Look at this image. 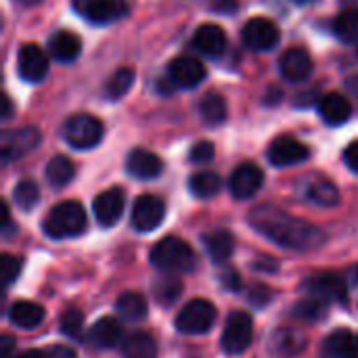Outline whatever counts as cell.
Returning a JSON list of instances; mask_svg holds the SVG:
<instances>
[{
  "mask_svg": "<svg viewBox=\"0 0 358 358\" xmlns=\"http://www.w3.org/2000/svg\"><path fill=\"white\" fill-rule=\"evenodd\" d=\"M46 358H78V355L69 346H52L46 352Z\"/></svg>",
  "mask_w": 358,
  "mask_h": 358,
  "instance_id": "cell-45",
  "label": "cell"
},
{
  "mask_svg": "<svg viewBox=\"0 0 358 358\" xmlns=\"http://www.w3.org/2000/svg\"><path fill=\"white\" fill-rule=\"evenodd\" d=\"M17 2H21V4H27V6H31V4H38V2H42V0H17Z\"/></svg>",
  "mask_w": 358,
  "mask_h": 358,
  "instance_id": "cell-49",
  "label": "cell"
},
{
  "mask_svg": "<svg viewBox=\"0 0 358 358\" xmlns=\"http://www.w3.org/2000/svg\"><path fill=\"white\" fill-rule=\"evenodd\" d=\"M254 340V321L248 313H233L222 331V350L229 355H241Z\"/></svg>",
  "mask_w": 358,
  "mask_h": 358,
  "instance_id": "cell-6",
  "label": "cell"
},
{
  "mask_svg": "<svg viewBox=\"0 0 358 358\" xmlns=\"http://www.w3.org/2000/svg\"><path fill=\"white\" fill-rule=\"evenodd\" d=\"M13 358H46V355H42L40 350H25V352H21V355Z\"/></svg>",
  "mask_w": 358,
  "mask_h": 358,
  "instance_id": "cell-48",
  "label": "cell"
},
{
  "mask_svg": "<svg viewBox=\"0 0 358 358\" xmlns=\"http://www.w3.org/2000/svg\"><path fill=\"white\" fill-rule=\"evenodd\" d=\"M216 321V308L208 300H191L185 308L176 315V329L187 336L208 334Z\"/></svg>",
  "mask_w": 358,
  "mask_h": 358,
  "instance_id": "cell-4",
  "label": "cell"
},
{
  "mask_svg": "<svg viewBox=\"0 0 358 358\" xmlns=\"http://www.w3.org/2000/svg\"><path fill=\"white\" fill-rule=\"evenodd\" d=\"M103 138V124L90 113H76L65 124V141L80 151L92 149Z\"/></svg>",
  "mask_w": 358,
  "mask_h": 358,
  "instance_id": "cell-5",
  "label": "cell"
},
{
  "mask_svg": "<svg viewBox=\"0 0 358 358\" xmlns=\"http://www.w3.org/2000/svg\"><path fill=\"white\" fill-rule=\"evenodd\" d=\"M10 113H13V103H10L8 96H4V101H2V117L6 120V117H10Z\"/></svg>",
  "mask_w": 358,
  "mask_h": 358,
  "instance_id": "cell-47",
  "label": "cell"
},
{
  "mask_svg": "<svg viewBox=\"0 0 358 358\" xmlns=\"http://www.w3.org/2000/svg\"><path fill=\"white\" fill-rule=\"evenodd\" d=\"M220 281H222V285H224L227 289H231V292L239 289V285H241V279H239L237 271H233V268L224 271V273H222V277H220Z\"/></svg>",
  "mask_w": 358,
  "mask_h": 358,
  "instance_id": "cell-43",
  "label": "cell"
},
{
  "mask_svg": "<svg viewBox=\"0 0 358 358\" xmlns=\"http://www.w3.org/2000/svg\"><path fill=\"white\" fill-rule=\"evenodd\" d=\"M208 6L210 10L214 13H220V15H229V13H235L239 2L237 0H208Z\"/></svg>",
  "mask_w": 358,
  "mask_h": 358,
  "instance_id": "cell-41",
  "label": "cell"
},
{
  "mask_svg": "<svg viewBox=\"0 0 358 358\" xmlns=\"http://www.w3.org/2000/svg\"><path fill=\"white\" fill-rule=\"evenodd\" d=\"M199 115L208 126H220L227 120V101L218 92L203 94L199 103Z\"/></svg>",
  "mask_w": 358,
  "mask_h": 358,
  "instance_id": "cell-28",
  "label": "cell"
},
{
  "mask_svg": "<svg viewBox=\"0 0 358 358\" xmlns=\"http://www.w3.org/2000/svg\"><path fill=\"white\" fill-rule=\"evenodd\" d=\"M241 40H243V44L248 48L258 50V52H264V50H271V48H275L279 44L281 31H279L277 23H273L271 19H266V17H254V19H250L243 25Z\"/></svg>",
  "mask_w": 358,
  "mask_h": 358,
  "instance_id": "cell-8",
  "label": "cell"
},
{
  "mask_svg": "<svg viewBox=\"0 0 358 358\" xmlns=\"http://www.w3.org/2000/svg\"><path fill=\"white\" fill-rule=\"evenodd\" d=\"M0 342H2V344H0V357L10 358V352H13V348H15V340H13L10 336H2Z\"/></svg>",
  "mask_w": 358,
  "mask_h": 358,
  "instance_id": "cell-46",
  "label": "cell"
},
{
  "mask_svg": "<svg viewBox=\"0 0 358 358\" xmlns=\"http://www.w3.org/2000/svg\"><path fill=\"white\" fill-rule=\"evenodd\" d=\"M42 227L52 239L78 237L86 231V212L78 201H61L48 212Z\"/></svg>",
  "mask_w": 358,
  "mask_h": 358,
  "instance_id": "cell-3",
  "label": "cell"
},
{
  "mask_svg": "<svg viewBox=\"0 0 358 358\" xmlns=\"http://www.w3.org/2000/svg\"><path fill=\"white\" fill-rule=\"evenodd\" d=\"M268 162L275 166V168H287V166H294V164H300L304 159H308V147L294 138V136H277L271 147H268Z\"/></svg>",
  "mask_w": 358,
  "mask_h": 358,
  "instance_id": "cell-11",
  "label": "cell"
},
{
  "mask_svg": "<svg viewBox=\"0 0 358 358\" xmlns=\"http://www.w3.org/2000/svg\"><path fill=\"white\" fill-rule=\"evenodd\" d=\"M149 260L164 273H189L197 262L193 248L178 237H166L157 241L149 254Z\"/></svg>",
  "mask_w": 358,
  "mask_h": 358,
  "instance_id": "cell-2",
  "label": "cell"
},
{
  "mask_svg": "<svg viewBox=\"0 0 358 358\" xmlns=\"http://www.w3.org/2000/svg\"><path fill=\"white\" fill-rule=\"evenodd\" d=\"M166 216V203L157 195H141L132 208V227L138 233L155 231Z\"/></svg>",
  "mask_w": 358,
  "mask_h": 358,
  "instance_id": "cell-9",
  "label": "cell"
},
{
  "mask_svg": "<svg viewBox=\"0 0 358 358\" xmlns=\"http://www.w3.org/2000/svg\"><path fill=\"white\" fill-rule=\"evenodd\" d=\"M319 113L329 126H342L350 120L352 115V105L350 101L340 94V92H327L319 101Z\"/></svg>",
  "mask_w": 358,
  "mask_h": 358,
  "instance_id": "cell-20",
  "label": "cell"
},
{
  "mask_svg": "<svg viewBox=\"0 0 358 358\" xmlns=\"http://www.w3.org/2000/svg\"><path fill=\"white\" fill-rule=\"evenodd\" d=\"M214 145L210 141H201V143H195L191 147V153H189V159L193 164H208L214 159Z\"/></svg>",
  "mask_w": 358,
  "mask_h": 358,
  "instance_id": "cell-38",
  "label": "cell"
},
{
  "mask_svg": "<svg viewBox=\"0 0 358 358\" xmlns=\"http://www.w3.org/2000/svg\"><path fill=\"white\" fill-rule=\"evenodd\" d=\"M250 294H252V296H250V300H252L254 304H260V306H262V304H266V302L271 300V292H268L266 287H262V285H256Z\"/></svg>",
  "mask_w": 358,
  "mask_h": 358,
  "instance_id": "cell-44",
  "label": "cell"
},
{
  "mask_svg": "<svg viewBox=\"0 0 358 358\" xmlns=\"http://www.w3.org/2000/svg\"><path fill=\"white\" fill-rule=\"evenodd\" d=\"M48 50L50 57L59 63H71L80 57L82 50V42L73 31H57L50 40H48Z\"/></svg>",
  "mask_w": 358,
  "mask_h": 358,
  "instance_id": "cell-21",
  "label": "cell"
},
{
  "mask_svg": "<svg viewBox=\"0 0 358 358\" xmlns=\"http://www.w3.org/2000/svg\"><path fill=\"white\" fill-rule=\"evenodd\" d=\"M313 59L304 48H289L283 52L279 61L281 76L287 82H304L313 73Z\"/></svg>",
  "mask_w": 358,
  "mask_h": 358,
  "instance_id": "cell-17",
  "label": "cell"
},
{
  "mask_svg": "<svg viewBox=\"0 0 358 358\" xmlns=\"http://www.w3.org/2000/svg\"><path fill=\"white\" fill-rule=\"evenodd\" d=\"M306 292L321 302H346L348 287L338 273H319L304 283Z\"/></svg>",
  "mask_w": 358,
  "mask_h": 358,
  "instance_id": "cell-10",
  "label": "cell"
},
{
  "mask_svg": "<svg viewBox=\"0 0 358 358\" xmlns=\"http://www.w3.org/2000/svg\"><path fill=\"white\" fill-rule=\"evenodd\" d=\"M182 292V283L180 279L172 277V273H168L166 277H162L155 285H153V298L162 304V306H168L172 304Z\"/></svg>",
  "mask_w": 358,
  "mask_h": 358,
  "instance_id": "cell-34",
  "label": "cell"
},
{
  "mask_svg": "<svg viewBox=\"0 0 358 358\" xmlns=\"http://www.w3.org/2000/svg\"><path fill=\"white\" fill-rule=\"evenodd\" d=\"M350 88H355V90H357V94H358V78H355V80L350 82Z\"/></svg>",
  "mask_w": 358,
  "mask_h": 358,
  "instance_id": "cell-50",
  "label": "cell"
},
{
  "mask_svg": "<svg viewBox=\"0 0 358 358\" xmlns=\"http://www.w3.org/2000/svg\"><path fill=\"white\" fill-rule=\"evenodd\" d=\"M250 224L262 237L271 239L279 248H287L296 252L317 250L325 241V233L319 227L273 206H258L256 210H252Z\"/></svg>",
  "mask_w": 358,
  "mask_h": 358,
  "instance_id": "cell-1",
  "label": "cell"
},
{
  "mask_svg": "<svg viewBox=\"0 0 358 358\" xmlns=\"http://www.w3.org/2000/svg\"><path fill=\"white\" fill-rule=\"evenodd\" d=\"M298 2H306V0H298Z\"/></svg>",
  "mask_w": 358,
  "mask_h": 358,
  "instance_id": "cell-51",
  "label": "cell"
},
{
  "mask_svg": "<svg viewBox=\"0 0 358 358\" xmlns=\"http://www.w3.org/2000/svg\"><path fill=\"white\" fill-rule=\"evenodd\" d=\"M76 176V166L69 157L65 155H55L48 164H46V180L55 187L61 189L65 185H69Z\"/></svg>",
  "mask_w": 358,
  "mask_h": 358,
  "instance_id": "cell-26",
  "label": "cell"
},
{
  "mask_svg": "<svg viewBox=\"0 0 358 358\" xmlns=\"http://www.w3.org/2000/svg\"><path fill=\"white\" fill-rule=\"evenodd\" d=\"M168 73H170L172 84H176L178 88H195L206 78V67L199 59L180 55L170 61Z\"/></svg>",
  "mask_w": 358,
  "mask_h": 358,
  "instance_id": "cell-13",
  "label": "cell"
},
{
  "mask_svg": "<svg viewBox=\"0 0 358 358\" xmlns=\"http://www.w3.org/2000/svg\"><path fill=\"white\" fill-rule=\"evenodd\" d=\"M304 336L298 334V331H279L277 338H275V346L279 352H285V355H296L304 348Z\"/></svg>",
  "mask_w": 358,
  "mask_h": 358,
  "instance_id": "cell-36",
  "label": "cell"
},
{
  "mask_svg": "<svg viewBox=\"0 0 358 358\" xmlns=\"http://www.w3.org/2000/svg\"><path fill=\"white\" fill-rule=\"evenodd\" d=\"M38 143H40V132H38V128H31V126L4 132L2 134V145H0L2 162H10V159H17V157L25 155Z\"/></svg>",
  "mask_w": 358,
  "mask_h": 358,
  "instance_id": "cell-14",
  "label": "cell"
},
{
  "mask_svg": "<svg viewBox=\"0 0 358 358\" xmlns=\"http://www.w3.org/2000/svg\"><path fill=\"white\" fill-rule=\"evenodd\" d=\"M73 8L94 25H107L128 15L126 0H73Z\"/></svg>",
  "mask_w": 358,
  "mask_h": 358,
  "instance_id": "cell-7",
  "label": "cell"
},
{
  "mask_svg": "<svg viewBox=\"0 0 358 358\" xmlns=\"http://www.w3.org/2000/svg\"><path fill=\"white\" fill-rule=\"evenodd\" d=\"M126 170L130 176L141 178V180H151L157 178L164 170V162L159 155L147 151V149H134L128 159H126Z\"/></svg>",
  "mask_w": 358,
  "mask_h": 358,
  "instance_id": "cell-19",
  "label": "cell"
},
{
  "mask_svg": "<svg viewBox=\"0 0 358 358\" xmlns=\"http://www.w3.org/2000/svg\"><path fill=\"white\" fill-rule=\"evenodd\" d=\"M191 44L197 52H201L206 57H220L227 48V34L222 27H218L214 23H206V25L197 27Z\"/></svg>",
  "mask_w": 358,
  "mask_h": 358,
  "instance_id": "cell-18",
  "label": "cell"
},
{
  "mask_svg": "<svg viewBox=\"0 0 358 358\" xmlns=\"http://www.w3.org/2000/svg\"><path fill=\"white\" fill-rule=\"evenodd\" d=\"M124 201H126V197H124L122 189H107V191H103L94 199V203H92L96 222L101 227H113L122 218Z\"/></svg>",
  "mask_w": 358,
  "mask_h": 358,
  "instance_id": "cell-16",
  "label": "cell"
},
{
  "mask_svg": "<svg viewBox=\"0 0 358 358\" xmlns=\"http://www.w3.org/2000/svg\"><path fill=\"white\" fill-rule=\"evenodd\" d=\"M17 69L25 82H42L48 73V57L38 44H23L17 57Z\"/></svg>",
  "mask_w": 358,
  "mask_h": 358,
  "instance_id": "cell-12",
  "label": "cell"
},
{
  "mask_svg": "<svg viewBox=\"0 0 358 358\" xmlns=\"http://www.w3.org/2000/svg\"><path fill=\"white\" fill-rule=\"evenodd\" d=\"M264 182V174L256 164H241L231 174V193L235 199H252Z\"/></svg>",
  "mask_w": 358,
  "mask_h": 358,
  "instance_id": "cell-15",
  "label": "cell"
},
{
  "mask_svg": "<svg viewBox=\"0 0 358 358\" xmlns=\"http://www.w3.org/2000/svg\"><path fill=\"white\" fill-rule=\"evenodd\" d=\"M13 197H15V203L21 208V210H31L36 203H38V199H40V189H38V185L34 182V180H21L17 187H15V191H13Z\"/></svg>",
  "mask_w": 358,
  "mask_h": 358,
  "instance_id": "cell-35",
  "label": "cell"
},
{
  "mask_svg": "<svg viewBox=\"0 0 358 358\" xmlns=\"http://www.w3.org/2000/svg\"><path fill=\"white\" fill-rule=\"evenodd\" d=\"M201 241H203L208 254L212 256V260H216V262L229 260L231 254H233V250H235V239L224 229H214V231L203 233Z\"/></svg>",
  "mask_w": 358,
  "mask_h": 358,
  "instance_id": "cell-23",
  "label": "cell"
},
{
  "mask_svg": "<svg viewBox=\"0 0 358 358\" xmlns=\"http://www.w3.org/2000/svg\"><path fill=\"white\" fill-rule=\"evenodd\" d=\"M325 355L331 358H358V334L338 329L325 340Z\"/></svg>",
  "mask_w": 358,
  "mask_h": 358,
  "instance_id": "cell-22",
  "label": "cell"
},
{
  "mask_svg": "<svg viewBox=\"0 0 358 358\" xmlns=\"http://www.w3.org/2000/svg\"><path fill=\"white\" fill-rule=\"evenodd\" d=\"M122 352L126 358H155L157 348H155V342L149 334L138 331V334H132L124 342Z\"/></svg>",
  "mask_w": 358,
  "mask_h": 358,
  "instance_id": "cell-30",
  "label": "cell"
},
{
  "mask_svg": "<svg viewBox=\"0 0 358 358\" xmlns=\"http://www.w3.org/2000/svg\"><path fill=\"white\" fill-rule=\"evenodd\" d=\"M306 197L317 203V206H325V208H334L340 203V191L338 187L327 180V178H315L308 187H306Z\"/></svg>",
  "mask_w": 358,
  "mask_h": 358,
  "instance_id": "cell-27",
  "label": "cell"
},
{
  "mask_svg": "<svg viewBox=\"0 0 358 358\" xmlns=\"http://www.w3.org/2000/svg\"><path fill=\"white\" fill-rule=\"evenodd\" d=\"M0 266H2L4 283L10 285V283L17 281V277H19V273H21V258H15V256H10V254H4Z\"/></svg>",
  "mask_w": 358,
  "mask_h": 358,
  "instance_id": "cell-39",
  "label": "cell"
},
{
  "mask_svg": "<svg viewBox=\"0 0 358 358\" xmlns=\"http://www.w3.org/2000/svg\"><path fill=\"white\" fill-rule=\"evenodd\" d=\"M115 308L117 313L128 319V321H143L149 313V306H147V300L136 294V292H126L117 298L115 302Z\"/></svg>",
  "mask_w": 358,
  "mask_h": 358,
  "instance_id": "cell-29",
  "label": "cell"
},
{
  "mask_svg": "<svg viewBox=\"0 0 358 358\" xmlns=\"http://www.w3.org/2000/svg\"><path fill=\"white\" fill-rule=\"evenodd\" d=\"M82 325H84V317L80 310H65L61 315V331L65 336L78 338L82 334Z\"/></svg>",
  "mask_w": 358,
  "mask_h": 358,
  "instance_id": "cell-37",
  "label": "cell"
},
{
  "mask_svg": "<svg viewBox=\"0 0 358 358\" xmlns=\"http://www.w3.org/2000/svg\"><path fill=\"white\" fill-rule=\"evenodd\" d=\"M344 162H346V166H348L352 172H357L358 174V141L350 143V145L346 147V151H344Z\"/></svg>",
  "mask_w": 358,
  "mask_h": 358,
  "instance_id": "cell-42",
  "label": "cell"
},
{
  "mask_svg": "<svg viewBox=\"0 0 358 358\" xmlns=\"http://www.w3.org/2000/svg\"><path fill=\"white\" fill-rule=\"evenodd\" d=\"M8 319H10L13 325H17L21 329H34V327H38L44 321V308L40 304L21 300V302H15L10 306Z\"/></svg>",
  "mask_w": 358,
  "mask_h": 358,
  "instance_id": "cell-24",
  "label": "cell"
},
{
  "mask_svg": "<svg viewBox=\"0 0 358 358\" xmlns=\"http://www.w3.org/2000/svg\"><path fill=\"white\" fill-rule=\"evenodd\" d=\"M294 315L300 317V319H319L321 317V300L313 298V300H306V302L296 304Z\"/></svg>",
  "mask_w": 358,
  "mask_h": 358,
  "instance_id": "cell-40",
  "label": "cell"
},
{
  "mask_svg": "<svg viewBox=\"0 0 358 358\" xmlns=\"http://www.w3.org/2000/svg\"><path fill=\"white\" fill-rule=\"evenodd\" d=\"M122 340V325L113 317H103L90 329V342L96 348H113Z\"/></svg>",
  "mask_w": 358,
  "mask_h": 358,
  "instance_id": "cell-25",
  "label": "cell"
},
{
  "mask_svg": "<svg viewBox=\"0 0 358 358\" xmlns=\"http://www.w3.org/2000/svg\"><path fill=\"white\" fill-rule=\"evenodd\" d=\"M134 84V71L130 67H122L117 69L105 84V96L111 99V101H117L122 99L124 94H128V90L132 88Z\"/></svg>",
  "mask_w": 358,
  "mask_h": 358,
  "instance_id": "cell-33",
  "label": "cell"
},
{
  "mask_svg": "<svg viewBox=\"0 0 358 358\" xmlns=\"http://www.w3.org/2000/svg\"><path fill=\"white\" fill-rule=\"evenodd\" d=\"M334 31L336 36L346 42V44H352L358 40V8H346L342 10L338 17H336V23H334Z\"/></svg>",
  "mask_w": 358,
  "mask_h": 358,
  "instance_id": "cell-32",
  "label": "cell"
},
{
  "mask_svg": "<svg viewBox=\"0 0 358 358\" xmlns=\"http://www.w3.org/2000/svg\"><path fill=\"white\" fill-rule=\"evenodd\" d=\"M220 176L214 174V172H199V174H193L191 180H189V189L195 197L199 199H210L214 197L218 191H220Z\"/></svg>",
  "mask_w": 358,
  "mask_h": 358,
  "instance_id": "cell-31",
  "label": "cell"
}]
</instances>
